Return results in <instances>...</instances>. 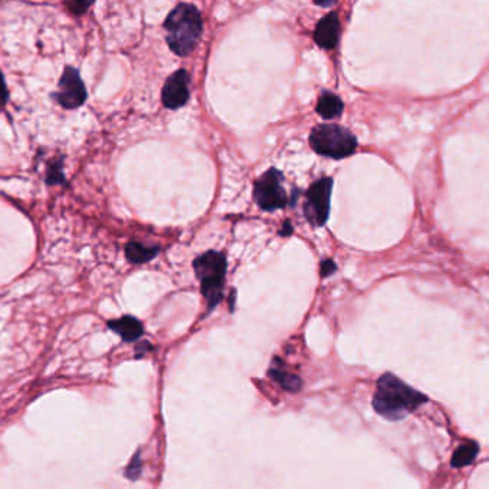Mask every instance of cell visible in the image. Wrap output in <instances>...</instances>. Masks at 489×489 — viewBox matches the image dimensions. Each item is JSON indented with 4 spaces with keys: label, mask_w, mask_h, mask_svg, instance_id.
Wrapping results in <instances>:
<instances>
[{
    "label": "cell",
    "mask_w": 489,
    "mask_h": 489,
    "mask_svg": "<svg viewBox=\"0 0 489 489\" xmlns=\"http://www.w3.org/2000/svg\"><path fill=\"white\" fill-rule=\"evenodd\" d=\"M428 402V398L396 378L392 374H385L376 386L374 394L375 410L387 421H402Z\"/></svg>",
    "instance_id": "1"
},
{
    "label": "cell",
    "mask_w": 489,
    "mask_h": 489,
    "mask_svg": "<svg viewBox=\"0 0 489 489\" xmlns=\"http://www.w3.org/2000/svg\"><path fill=\"white\" fill-rule=\"evenodd\" d=\"M164 29L170 49L178 56H187L194 51L201 38V15L194 5L179 3L166 19Z\"/></svg>",
    "instance_id": "2"
},
{
    "label": "cell",
    "mask_w": 489,
    "mask_h": 489,
    "mask_svg": "<svg viewBox=\"0 0 489 489\" xmlns=\"http://www.w3.org/2000/svg\"><path fill=\"white\" fill-rule=\"evenodd\" d=\"M194 271L201 283V293L208 309H214L223 298V287L227 271L225 254L209 250L194 262Z\"/></svg>",
    "instance_id": "3"
},
{
    "label": "cell",
    "mask_w": 489,
    "mask_h": 489,
    "mask_svg": "<svg viewBox=\"0 0 489 489\" xmlns=\"http://www.w3.org/2000/svg\"><path fill=\"white\" fill-rule=\"evenodd\" d=\"M310 145L323 157L340 159L356 151L358 141L351 131L339 125H319L312 131Z\"/></svg>",
    "instance_id": "4"
},
{
    "label": "cell",
    "mask_w": 489,
    "mask_h": 489,
    "mask_svg": "<svg viewBox=\"0 0 489 489\" xmlns=\"http://www.w3.org/2000/svg\"><path fill=\"white\" fill-rule=\"evenodd\" d=\"M254 201L264 211H274L289 204V197L283 189V174L280 171L270 168L257 179L254 185Z\"/></svg>",
    "instance_id": "5"
},
{
    "label": "cell",
    "mask_w": 489,
    "mask_h": 489,
    "mask_svg": "<svg viewBox=\"0 0 489 489\" xmlns=\"http://www.w3.org/2000/svg\"><path fill=\"white\" fill-rule=\"evenodd\" d=\"M333 190L332 178H321L312 184V187L306 193L305 201V216L312 225L320 227L329 218L330 214V200Z\"/></svg>",
    "instance_id": "6"
},
{
    "label": "cell",
    "mask_w": 489,
    "mask_h": 489,
    "mask_svg": "<svg viewBox=\"0 0 489 489\" xmlns=\"http://www.w3.org/2000/svg\"><path fill=\"white\" fill-rule=\"evenodd\" d=\"M86 88L78 69L66 66L52 98L65 109H77L86 101Z\"/></svg>",
    "instance_id": "7"
},
{
    "label": "cell",
    "mask_w": 489,
    "mask_h": 489,
    "mask_svg": "<svg viewBox=\"0 0 489 489\" xmlns=\"http://www.w3.org/2000/svg\"><path fill=\"white\" fill-rule=\"evenodd\" d=\"M189 98V74L185 69H179L166 81L162 88V104L168 109H178L187 104Z\"/></svg>",
    "instance_id": "8"
},
{
    "label": "cell",
    "mask_w": 489,
    "mask_h": 489,
    "mask_svg": "<svg viewBox=\"0 0 489 489\" xmlns=\"http://www.w3.org/2000/svg\"><path fill=\"white\" fill-rule=\"evenodd\" d=\"M340 22L336 12L326 15L319 23L314 32V40L323 49H333L339 42Z\"/></svg>",
    "instance_id": "9"
},
{
    "label": "cell",
    "mask_w": 489,
    "mask_h": 489,
    "mask_svg": "<svg viewBox=\"0 0 489 489\" xmlns=\"http://www.w3.org/2000/svg\"><path fill=\"white\" fill-rule=\"evenodd\" d=\"M108 328L116 335H120L122 340L128 343L138 340L144 335L143 323L132 316H124L121 319L111 320L108 323Z\"/></svg>",
    "instance_id": "10"
},
{
    "label": "cell",
    "mask_w": 489,
    "mask_h": 489,
    "mask_svg": "<svg viewBox=\"0 0 489 489\" xmlns=\"http://www.w3.org/2000/svg\"><path fill=\"white\" fill-rule=\"evenodd\" d=\"M125 252H127V259L134 263V264H144L151 262L154 257H157V254L159 252V247L154 246H145L143 243H136V241H129L125 246Z\"/></svg>",
    "instance_id": "11"
},
{
    "label": "cell",
    "mask_w": 489,
    "mask_h": 489,
    "mask_svg": "<svg viewBox=\"0 0 489 489\" xmlns=\"http://www.w3.org/2000/svg\"><path fill=\"white\" fill-rule=\"evenodd\" d=\"M344 109V105L339 97H336L332 92H324V94L319 98L316 111L319 115H321L324 120H332L336 116L342 115Z\"/></svg>",
    "instance_id": "12"
},
{
    "label": "cell",
    "mask_w": 489,
    "mask_h": 489,
    "mask_svg": "<svg viewBox=\"0 0 489 489\" xmlns=\"http://www.w3.org/2000/svg\"><path fill=\"white\" fill-rule=\"evenodd\" d=\"M479 452V447L475 444V442H468V444H463L462 447H459L454 456H452V467L454 468H462V467H467V465L472 463L476 458Z\"/></svg>",
    "instance_id": "13"
},
{
    "label": "cell",
    "mask_w": 489,
    "mask_h": 489,
    "mask_svg": "<svg viewBox=\"0 0 489 489\" xmlns=\"http://www.w3.org/2000/svg\"><path fill=\"white\" fill-rule=\"evenodd\" d=\"M268 375L271 379H274L278 385H280L284 390L289 392H297L301 387V379L296 375L289 374V371L278 369V367H271Z\"/></svg>",
    "instance_id": "14"
},
{
    "label": "cell",
    "mask_w": 489,
    "mask_h": 489,
    "mask_svg": "<svg viewBox=\"0 0 489 489\" xmlns=\"http://www.w3.org/2000/svg\"><path fill=\"white\" fill-rule=\"evenodd\" d=\"M141 472H143V459H141V451L138 449L131 458L124 475L129 481H136L139 476H141Z\"/></svg>",
    "instance_id": "15"
},
{
    "label": "cell",
    "mask_w": 489,
    "mask_h": 489,
    "mask_svg": "<svg viewBox=\"0 0 489 489\" xmlns=\"http://www.w3.org/2000/svg\"><path fill=\"white\" fill-rule=\"evenodd\" d=\"M62 167H63L62 158L54 159L48 166V175H46V182H48L49 185L65 182V175H63Z\"/></svg>",
    "instance_id": "16"
},
{
    "label": "cell",
    "mask_w": 489,
    "mask_h": 489,
    "mask_svg": "<svg viewBox=\"0 0 489 489\" xmlns=\"http://www.w3.org/2000/svg\"><path fill=\"white\" fill-rule=\"evenodd\" d=\"M8 99H9L8 86H6V82H5V78H3L2 72H0V108L5 106Z\"/></svg>",
    "instance_id": "17"
},
{
    "label": "cell",
    "mask_w": 489,
    "mask_h": 489,
    "mask_svg": "<svg viewBox=\"0 0 489 489\" xmlns=\"http://www.w3.org/2000/svg\"><path fill=\"white\" fill-rule=\"evenodd\" d=\"M92 3H82V2H72V3H67L69 9H71V12L77 13V15H81V13H85L86 9L90 6Z\"/></svg>",
    "instance_id": "18"
},
{
    "label": "cell",
    "mask_w": 489,
    "mask_h": 489,
    "mask_svg": "<svg viewBox=\"0 0 489 489\" xmlns=\"http://www.w3.org/2000/svg\"><path fill=\"white\" fill-rule=\"evenodd\" d=\"M335 270H336V264H335L333 260H326V262H323V264H321V275H323V277L330 275Z\"/></svg>",
    "instance_id": "19"
},
{
    "label": "cell",
    "mask_w": 489,
    "mask_h": 489,
    "mask_svg": "<svg viewBox=\"0 0 489 489\" xmlns=\"http://www.w3.org/2000/svg\"><path fill=\"white\" fill-rule=\"evenodd\" d=\"M291 230H293V228H291L290 223L287 221V223L284 224V230L280 231V236H290V234H291Z\"/></svg>",
    "instance_id": "20"
},
{
    "label": "cell",
    "mask_w": 489,
    "mask_h": 489,
    "mask_svg": "<svg viewBox=\"0 0 489 489\" xmlns=\"http://www.w3.org/2000/svg\"><path fill=\"white\" fill-rule=\"evenodd\" d=\"M144 346H145V347L148 348V351H151V348H152V347L150 346V343H147V342H144ZM136 351H138V352H136V358H138V356H139V358H141V356L144 355V351H143V348H139V347H136Z\"/></svg>",
    "instance_id": "21"
},
{
    "label": "cell",
    "mask_w": 489,
    "mask_h": 489,
    "mask_svg": "<svg viewBox=\"0 0 489 489\" xmlns=\"http://www.w3.org/2000/svg\"><path fill=\"white\" fill-rule=\"evenodd\" d=\"M316 5H317V6H323V8H328V6L335 5V2H329V3H319V2H316Z\"/></svg>",
    "instance_id": "22"
}]
</instances>
